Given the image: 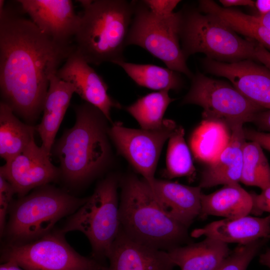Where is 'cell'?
Returning <instances> with one entry per match:
<instances>
[{
  "label": "cell",
  "mask_w": 270,
  "mask_h": 270,
  "mask_svg": "<svg viewBox=\"0 0 270 270\" xmlns=\"http://www.w3.org/2000/svg\"><path fill=\"white\" fill-rule=\"evenodd\" d=\"M176 127L175 122L169 119H164L162 126L154 130L128 128L116 122L108 128V134L118 152L150 186L156 178L154 174L162 147Z\"/></svg>",
  "instance_id": "cell-11"
},
{
  "label": "cell",
  "mask_w": 270,
  "mask_h": 270,
  "mask_svg": "<svg viewBox=\"0 0 270 270\" xmlns=\"http://www.w3.org/2000/svg\"><path fill=\"white\" fill-rule=\"evenodd\" d=\"M254 20L270 29V12L262 16H254Z\"/></svg>",
  "instance_id": "cell-40"
},
{
  "label": "cell",
  "mask_w": 270,
  "mask_h": 270,
  "mask_svg": "<svg viewBox=\"0 0 270 270\" xmlns=\"http://www.w3.org/2000/svg\"><path fill=\"white\" fill-rule=\"evenodd\" d=\"M246 140L258 143L262 148L270 152V132H266L244 128Z\"/></svg>",
  "instance_id": "cell-34"
},
{
  "label": "cell",
  "mask_w": 270,
  "mask_h": 270,
  "mask_svg": "<svg viewBox=\"0 0 270 270\" xmlns=\"http://www.w3.org/2000/svg\"><path fill=\"white\" fill-rule=\"evenodd\" d=\"M88 198L74 196L49 184L18 198L10 206L4 232L8 244L27 243L48 234L57 222L74 212Z\"/></svg>",
  "instance_id": "cell-5"
},
{
  "label": "cell",
  "mask_w": 270,
  "mask_h": 270,
  "mask_svg": "<svg viewBox=\"0 0 270 270\" xmlns=\"http://www.w3.org/2000/svg\"><path fill=\"white\" fill-rule=\"evenodd\" d=\"M103 266L100 263L98 264L92 270H103L102 268Z\"/></svg>",
  "instance_id": "cell-42"
},
{
  "label": "cell",
  "mask_w": 270,
  "mask_h": 270,
  "mask_svg": "<svg viewBox=\"0 0 270 270\" xmlns=\"http://www.w3.org/2000/svg\"><path fill=\"white\" fill-rule=\"evenodd\" d=\"M182 12L166 16L154 14L141 1H134V10L126 46H140L160 60L166 68L193 76L180 44Z\"/></svg>",
  "instance_id": "cell-8"
},
{
  "label": "cell",
  "mask_w": 270,
  "mask_h": 270,
  "mask_svg": "<svg viewBox=\"0 0 270 270\" xmlns=\"http://www.w3.org/2000/svg\"><path fill=\"white\" fill-rule=\"evenodd\" d=\"M240 182L262 190L270 186V165L262 148L256 142L244 143Z\"/></svg>",
  "instance_id": "cell-29"
},
{
  "label": "cell",
  "mask_w": 270,
  "mask_h": 270,
  "mask_svg": "<svg viewBox=\"0 0 270 270\" xmlns=\"http://www.w3.org/2000/svg\"><path fill=\"white\" fill-rule=\"evenodd\" d=\"M54 41L31 20L4 6L0 11L2 102L28 124L42 111L50 77L75 50Z\"/></svg>",
  "instance_id": "cell-1"
},
{
  "label": "cell",
  "mask_w": 270,
  "mask_h": 270,
  "mask_svg": "<svg viewBox=\"0 0 270 270\" xmlns=\"http://www.w3.org/2000/svg\"><path fill=\"white\" fill-rule=\"evenodd\" d=\"M184 135L183 128L177 126L168 139L166 166L162 173L164 178L186 176L192 180L195 176L196 168Z\"/></svg>",
  "instance_id": "cell-28"
},
{
  "label": "cell",
  "mask_w": 270,
  "mask_h": 270,
  "mask_svg": "<svg viewBox=\"0 0 270 270\" xmlns=\"http://www.w3.org/2000/svg\"><path fill=\"white\" fill-rule=\"evenodd\" d=\"M12 184L0 176V232L3 235L6 226V216L12 204V196L15 194Z\"/></svg>",
  "instance_id": "cell-31"
},
{
  "label": "cell",
  "mask_w": 270,
  "mask_h": 270,
  "mask_svg": "<svg viewBox=\"0 0 270 270\" xmlns=\"http://www.w3.org/2000/svg\"><path fill=\"white\" fill-rule=\"evenodd\" d=\"M106 258L103 270H174L168 252L140 242L120 230Z\"/></svg>",
  "instance_id": "cell-16"
},
{
  "label": "cell",
  "mask_w": 270,
  "mask_h": 270,
  "mask_svg": "<svg viewBox=\"0 0 270 270\" xmlns=\"http://www.w3.org/2000/svg\"><path fill=\"white\" fill-rule=\"evenodd\" d=\"M181 12L180 38L186 59L192 54L201 52L207 58L224 62L256 60L258 42L242 38L214 14H202L196 10Z\"/></svg>",
  "instance_id": "cell-6"
},
{
  "label": "cell",
  "mask_w": 270,
  "mask_h": 270,
  "mask_svg": "<svg viewBox=\"0 0 270 270\" xmlns=\"http://www.w3.org/2000/svg\"><path fill=\"white\" fill-rule=\"evenodd\" d=\"M116 64L120 66L138 86L158 91L178 90L182 84L180 72L152 64H137L124 61Z\"/></svg>",
  "instance_id": "cell-26"
},
{
  "label": "cell",
  "mask_w": 270,
  "mask_h": 270,
  "mask_svg": "<svg viewBox=\"0 0 270 270\" xmlns=\"http://www.w3.org/2000/svg\"><path fill=\"white\" fill-rule=\"evenodd\" d=\"M76 120L54 145L61 176L72 185L84 184L101 172L110 158L108 120L98 108L86 102L74 107Z\"/></svg>",
  "instance_id": "cell-2"
},
{
  "label": "cell",
  "mask_w": 270,
  "mask_h": 270,
  "mask_svg": "<svg viewBox=\"0 0 270 270\" xmlns=\"http://www.w3.org/2000/svg\"><path fill=\"white\" fill-rule=\"evenodd\" d=\"M256 55V60L263 64L270 70V52L260 44H258Z\"/></svg>",
  "instance_id": "cell-35"
},
{
  "label": "cell",
  "mask_w": 270,
  "mask_h": 270,
  "mask_svg": "<svg viewBox=\"0 0 270 270\" xmlns=\"http://www.w3.org/2000/svg\"><path fill=\"white\" fill-rule=\"evenodd\" d=\"M190 89L183 104L203 108V120H220L230 126L236 123L254 122L264 109L252 102L234 86L198 72L192 78Z\"/></svg>",
  "instance_id": "cell-9"
},
{
  "label": "cell",
  "mask_w": 270,
  "mask_h": 270,
  "mask_svg": "<svg viewBox=\"0 0 270 270\" xmlns=\"http://www.w3.org/2000/svg\"><path fill=\"white\" fill-rule=\"evenodd\" d=\"M0 176L12 186L18 198L32 190L48 184L61 176L48 156L35 140L20 153L6 162L0 168Z\"/></svg>",
  "instance_id": "cell-12"
},
{
  "label": "cell",
  "mask_w": 270,
  "mask_h": 270,
  "mask_svg": "<svg viewBox=\"0 0 270 270\" xmlns=\"http://www.w3.org/2000/svg\"><path fill=\"white\" fill-rule=\"evenodd\" d=\"M259 262L270 270V248L266 249L264 252L260 255Z\"/></svg>",
  "instance_id": "cell-41"
},
{
  "label": "cell",
  "mask_w": 270,
  "mask_h": 270,
  "mask_svg": "<svg viewBox=\"0 0 270 270\" xmlns=\"http://www.w3.org/2000/svg\"><path fill=\"white\" fill-rule=\"evenodd\" d=\"M36 128L21 122L6 103H0V156L6 162L34 140Z\"/></svg>",
  "instance_id": "cell-24"
},
{
  "label": "cell",
  "mask_w": 270,
  "mask_h": 270,
  "mask_svg": "<svg viewBox=\"0 0 270 270\" xmlns=\"http://www.w3.org/2000/svg\"><path fill=\"white\" fill-rule=\"evenodd\" d=\"M118 179L110 175L100 181L86 202L70 216L60 231H80L88 239L92 257H107L121 228L118 186Z\"/></svg>",
  "instance_id": "cell-7"
},
{
  "label": "cell",
  "mask_w": 270,
  "mask_h": 270,
  "mask_svg": "<svg viewBox=\"0 0 270 270\" xmlns=\"http://www.w3.org/2000/svg\"><path fill=\"white\" fill-rule=\"evenodd\" d=\"M144 4L154 14L160 16H166L174 12L179 4V0H144Z\"/></svg>",
  "instance_id": "cell-32"
},
{
  "label": "cell",
  "mask_w": 270,
  "mask_h": 270,
  "mask_svg": "<svg viewBox=\"0 0 270 270\" xmlns=\"http://www.w3.org/2000/svg\"><path fill=\"white\" fill-rule=\"evenodd\" d=\"M253 214L260 215L264 212L270 213V186L262 190L260 194H252Z\"/></svg>",
  "instance_id": "cell-33"
},
{
  "label": "cell",
  "mask_w": 270,
  "mask_h": 270,
  "mask_svg": "<svg viewBox=\"0 0 270 270\" xmlns=\"http://www.w3.org/2000/svg\"><path fill=\"white\" fill-rule=\"evenodd\" d=\"M243 123L230 126V141L218 158L202 172L199 186L208 188L240 182L243 164V148L246 141Z\"/></svg>",
  "instance_id": "cell-18"
},
{
  "label": "cell",
  "mask_w": 270,
  "mask_h": 270,
  "mask_svg": "<svg viewBox=\"0 0 270 270\" xmlns=\"http://www.w3.org/2000/svg\"><path fill=\"white\" fill-rule=\"evenodd\" d=\"M262 238L240 244L224 260L215 270H246L249 264L258 254L265 241Z\"/></svg>",
  "instance_id": "cell-30"
},
{
  "label": "cell",
  "mask_w": 270,
  "mask_h": 270,
  "mask_svg": "<svg viewBox=\"0 0 270 270\" xmlns=\"http://www.w3.org/2000/svg\"><path fill=\"white\" fill-rule=\"evenodd\" d=\"M254 6L259 12V16L264 15L270 12V0H258Z\"/></svg>",
  "instance_id": "cell-38"
},
{
  "label": "cell",
  "mask_w": 270,
  "mask_h": 270,
  "mask_svg": "<svg viewBox=\"0 0 270 270\" xmlns=\"http://www.w3.org/2000/svg\"><path fill=\"white\" fill-rule=\"evenodd\" d=\"M193 238L202 236L214 238L226 244H244L270 238V214L264 218L249 216L224 219L210 222L194 229Z\"/></svg>",
  "instance_id": "cell-19"
},
{
  "label": "cell",
  "mask_w": 270,
  "mask_h": 270,
  "mask_svg": "<svg viewBox=\"0 0 270 270\" xmlns=\"http://www.w3.org/2000/svg\"><path fill=\"white\" fill-rule=\"evenodd\" d=\"M220 2L224 8L232 6H254L255 2L250 0H220Z\"/></svg>",
  "instance_id": "cell-37"
},
{
  "label": "cell",
  "mask_w": 270,
  "mask_h": 270,
  "mask_svg": "<svg viewBox=\"0 0 270 270\" xmlns=\"http://www.w3.org/2000/svg\"><path fill=\"white\" fill-rule=\"evenodd\" d=\"M162 210L188 228L200 216L201 188L155 178L149 186Z\"/></svg>",
  "instance_id": "cell-17"
},
{
  "label": "cell",
  "mask_w": 270,
  "mask_h": 270,
  "mask_svg": "<svg viewBox=\"0 0 270 270\" xmlns=\"http://www.w3.org/2000/svg\"><path fill=\"white\" fill-rule=\"evenodd\" d=\"M198 8L200 12L216 16L237 33L270 50V29L256 22L253 16L221 7L212 0H200Z\"/></svg>",
  "instance_id": "cell-25"
},
{
  "label": "cell",
  "mask_w": 270,
  "mask_h": 270,
  "mask_svg": "<svg viewBox=\"0 0 270 270\" xmlns=\"http://www.w3.org/2000/svg\"><path fill=\"white\" fill-rule=\"evenodd\" d=\"M252 194L244 190L238 183L226 185L208 194H202L200 216L234 218L253 212Z\"/></svg>",
  "instance_id": "cell-22"
},
{
  "label": "cell",
  "mask_w": 270,
  "mask_h": 270,
  "mask_svg": "<svg viewBox=\"0 0 270 270\" xmlns=\"http://www.w3.org/2000/svg\"><path fill=\"white\" fill-rule=\"evenodd\" d=\"M76 88L71 83L52 75L43 107V116L36 128L41 138V147L50 156L60 124Z\"/></svg>",
  "instance_id": "cell-20"
},
{
  "label": "cell",
  "mask_w": 270,
  "mask_h": 270,
  "mask_svg": "<svg viewBox=\"0 0 270 270\" xmlns=\"http://www.w3.org/2000/svg\"><path fill=\"white\" fill-rule=\"evenodd\" d=\"M16 2L42 32L58 42L72 44L80 20V15L76 14L72 0Z\"/></svg>",
  "instance_id": "cell-14"
},
{
  "label": "cell",
  "mask_w": 270,
  "mask_h": 270,
  "mask_svg": "<svg viewBox=\"0 0 270 270\" xmlns=\"http://www.w3.org/2000/svg\"><path fill=\"white\" fill-rule=\"evenodd\" d=\"M254 122L262 130L270 132V110L260 112L256 116Z\"/></svg>",
  "instance_id": "cell-36"
},
{
  "label": "cell",
  "mask_w": 270,
  "mask_h": 270,
  "mask_svg": "<svg viewBox=\"0 0 270 270\" xmlns=\"http://www.w3.org/2000/svg\"><path fill=\"white\" fill-rule=\"evenodd\" d=\"M64 234L50 232L27 243L8 244L2 252L1 262L14 261L24 270H92L100 264L77 252Z\"/></svg>",
  "instance_id": "cell-10"
},
{
  "label": "cell",
  "mask_w": 270,
  "mask_h": 270,
  "mask_svg": "<svg viewBox=\"0 0 270 270\" xmlns=\"http://www.w3.org/2000/svg\"><path fill=\"white\" fill-rule=\"evenodd\" d=\"M167 252L172 262L181 270H215L230 253L228 244L209 237Z\"/></svg>",
  "instance_id": "cell-21"
},
{
  "label": "cell",
  "mask_w": 270,
  "mask_h": 270,
  "mask_svg": "<svg viewBox=\"0 0 270 270\" xmlns=\"http://www.w3.org/2000/svg\"><path fill=\"white\" fill-rule=\"evenodd\" d=\"M168 92L164 90L147 94L126 106L125 110L136 119L141 128H158L164 124L163 118L168 107L174 100Z\"/></svg>",
  "instance_id": "cell-27"
},
{
  "label": "cell",
  "mask_w": 270,
  "mask_h": 270,
  "mask_svg": "<svg viewBox=\"0 0 270 270\" xmlns=\"http://www.w3.org/2000/svg\"><path fill=\"white\" fill-rule=\"evenodd\" d=\"M230 130L223 122L203 120L190 139L194 157L208 164L216 160L230 141Z\"/></svg>",
  "instance_id": "cell-23"
},
{
  "label": "cell",
  "mask_w": 270,
  "mask_h": 270,
  "mask_svg": "<svg viewBox=\"0 0 270 270\" xmlns=\"http://www.w3.org/2000/svg\"><path fill=\"white\" fill-rule=\"evenodd\" d=\"M121 184L120 217L121 228L128 236L167 251L186 238L187 228L162 210L144 180L130 174Z\"/></svg>",
  "instance_id": "cell-4"
},
{
  "label": "cell",
  "mask_w": 270,
  "mask_h": 270,
  "mask_svg": "<svg viewBox=\"0 0 270 270\" xmlns=\"http://www.w3.org/2000/svg\"><path fill=\"white\" fill-rule=\"evenodd\" d=\"M84 8L74 37L75 50L89 64L124 61L134 1L78 0Z\"/></svg>",
  "instance_id": "cell-3"
},
{
  "label": "cell",
  "mask_w": 270,
  "mask_h": 270,
  "mask_svg": "<svg viewBox=\"0 0 270 270\" xmlns=\"http://www.w3.org/2000/svg\"><path fill=\"white\" fill-rule=\"evenodd\" d=\"M56 75L72 84L76 88V93L86 102L100 110L108 121H112V109L121 108L119 102L108 94V86L103 78L75 50Z\"/></svg>",
  "instance_id": "cell-15"
},
{
  "label": "cell",
  "mask_w": 270,
  "mask_h": 270,
  "mask_svg": "<svg viewBox=\"0 0 270 270\" xmlns=\"http://www.w3.org/2000/svg\"><path fill=\"white\" fill-rule=\"evenodd\" d=\"M0 270H24L16 262L8 260L2 262L0 266Z\"/></svg>",
  "instance_id": "cell-39"
},
{
  "label": "cell",
  "mask_w": 270,
  "mask_h": 270,
  "mask_svg": "<svg viewBox=\"0 0 270 270\" xmlns=\"http://www.w3.org/2000/svg\"><path fill=\"white\" fill-rule=\"evenodd\" d=\"M203 66L208 72L228 78L247 99L270 110V70L252 60L232 63L206 58Z\"/></svg>",
  "instance_id": "cell-13"
}]
</instances>
